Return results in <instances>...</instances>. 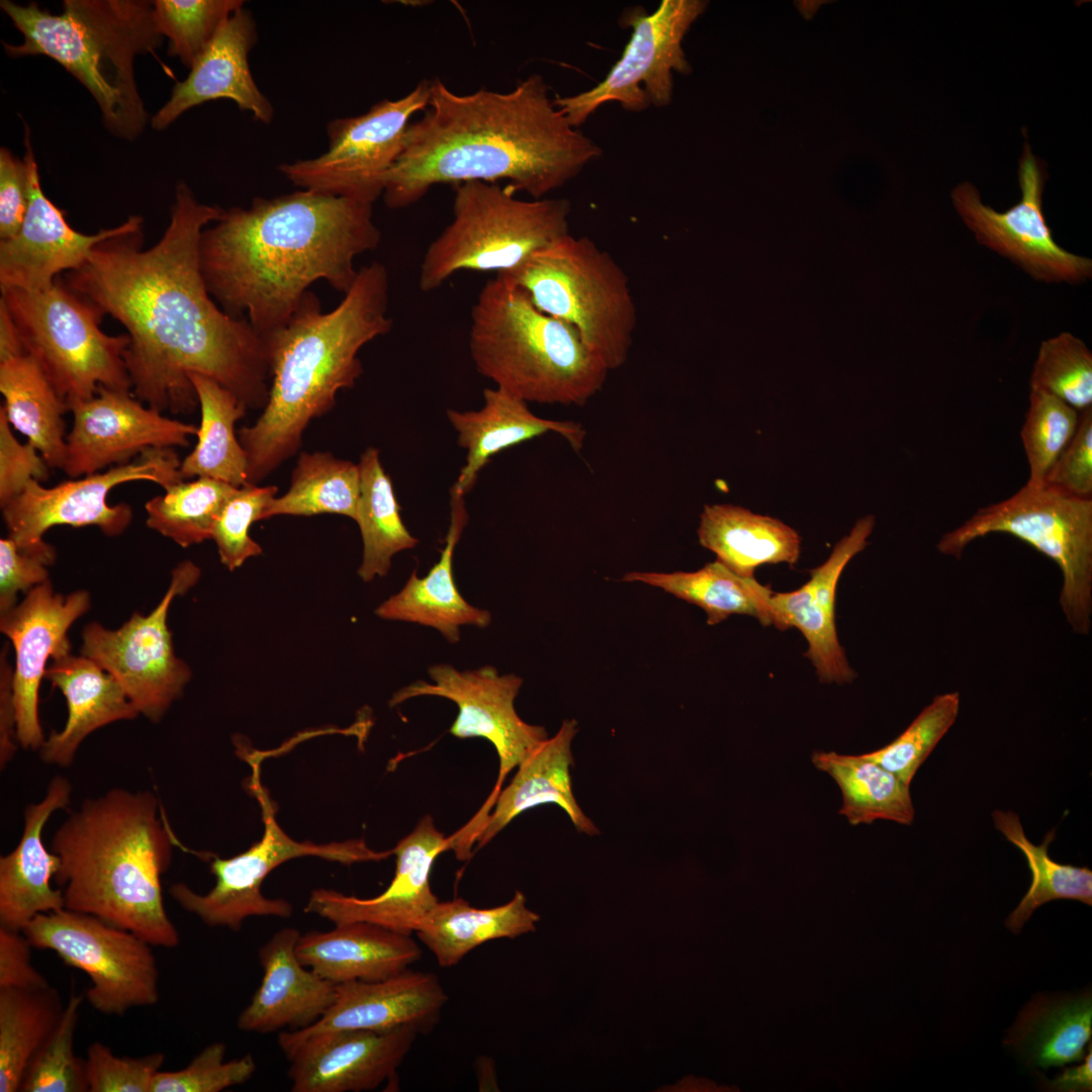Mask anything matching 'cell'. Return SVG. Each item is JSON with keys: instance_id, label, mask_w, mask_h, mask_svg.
<instances>
[{"instance_id": "cell-61", "label": "cell", "mask_w": 1092, "mask_h": 1092, "mask_svg": "<svg viewBox=\"0 0 1092 1092\" xmlns=\"http://www.w3.org/2000/svg\"><path fill=\"white\" fill-rule=\"evenodd\" d=\"M1042 1087L1048 1091L1056 1092H1091L1092 1091V1044L1089 1042L1088 1053L1084 1062L1075 1067L1065 1069L1053 1080L1044 1079Z\"/></svg>"}, {"instance_id": "cell-10", "label": "cell", "mask_w": 1092, "mask_h": 1092, "mask_svg": "<svg viewBox=\"0 0 1092 1092\" xmlns=\"http://www.w3.org/2000/svg\"><path fill=\"white\" fill-rule=\"evenodd\" d=\"M25 354L41 368L67 403L93 398L100 386L130 391L124 361L127 334L100 329L103 311L58 277L40 290L2 289Z\"/></svg>"}, {"instance_id": "cell-12", "label": "cell", "mask_w": 1092, "mask_h": 1092, "mask_svg": "<svg viewBox=\"0 0 1092 1092\" xmlns=\"http://www.w3.org/2000/svg\"><path fill=\"white\" fill-rule=\"evenodd\" d=\"M259 765L253 762L249 789L257 798L263 815L262 838L247 850L221 858L206 854L215 884L207 893L199 894L185 883H175L169 894L185 911L198 917L209 927L239 931L245 920L253 916L289 918L291 904L284 899H271L261 892L265 878L278 866L292 858L316 856L343 864L378 861L392 850L376 851L363 839L315 844L289 837L278 825L274 804L259 780Z\"/></svg>"}, {"instance_id": "cell-19", "label": "cell", "mask_w": 1092, "mask_h": 1092, "mask_svg": "<svg viewBox=\"0 0 1092 1092\" xmlns=\"http://www.w3.org/2000/svg\"><path fill=\"white\" fill-rule=\"evenodd\" d=\"M1019 201L1000 212L983 203L970 182L958 184L951 201L981 245L1009 259L1031 278L1045 283H1081L1092 276L1091 259L1057 244L1042 211L1044 173L1025 143L1019 160Z\"/></svg>"}, {"instance_id": "cell-62", "label": "cell", "mask_w": 1092, "mask_h": 1092, "mask_svg": "<svg viewBox=\"0 0 1092 1092\" xmlns=\"http://www.w3.org/2000/svg\"><path fill=\"white\" fill-rule=\"evenodd\" d=\"M25 354L16 326L0 300V361Z\"/></svg>"}, {"instance_id": "cell-18", "label": "cell", "mask_w": 1092, "mask_h": 1092, "mask_svg": "<svg viewBox=\"0 0 1092 1092\" xmlns=\"http://www.w3.org/2000/svg\"><path fill=\"white\" fill-rule=\"evenodd\" d=\"M428 673L433 682L419 679L399 689L390 698L389 706L422 696L448 699L458 708L449 732L456 738H483L492 744L498 756V777L488 803L471 820L480 825L508 774L548 738L547 732L544 727L529 724L518 715L515 700L523 679L514 673L499 674L491 665L458 670L448 663L434 664Z\"/></svg>"}, {"instance_id": "cell-13", "label": "cell", "mask_w": 1092, "mask_h": 1092, "mask_svg": "<svg viewBox=\"0 0 1092 1092\" xmlns=\"http://www.w3.org/2000/svg\"><path fill=\"white\" fill-rule=\"evenodd\" d=\"M180 465L173 448H149L127 463L53 487L32 479L19 495L1 507L8 537L20 551L50 566L56 560L54 547L43 540L50 528L96 526L106 536H119L129 526L133 514L127 504H107L111 489L128 481L148 480L165 490L184 480Z\"/></svg>"}, {"instance_id": "cell-35", "label": "cell", "mask_w": 1092, "mask_h": 1092, "mask_svg": "<svg viewBox=\"0 0 1092 1092\" xmlns=\"http://www.w3.org/2000/svg\"><path fill=\"white\" fill-rule=\"evenodd\" d=\"M699 543L735 573L754 577L762 564H796L799 533L779 519L731 504L706 505L697 530Z\"/></svg>"}, {"instance_id": "cell-52", "label": "cell", "mask_w": 1092, "mask_h": 1092, "mask_svg": "<svg viewBox=\"0 0 1092 1092\" xmlns=\"http://www.w3.org/2000/svg\"><path fill=\"white\" fill-rule=\"evenodd\" d=\"M277 491L275 485L248 483L238 487L224 504L213 526L211 539L217 547L220 562L229 570L241 567L246 560L262 553V547L250 536V528L262 520Z\"/></svg>"}, {"instance_id": "cell-33", "label": "cell", "mask_w": 1092, "mask_h": 1092, "mask_svg": "<svg viewBox=\"0 0 1092 1092\" xmlns=\"http://www.w3.org/2000/svg\"><path fill=\"white\" fill-rule=\"evenodd\" d=\"M578 731L574 719L564 720L552 737L543 741L517 766L513 780L497 795L494 808L482 822L476 836L478 847L486 845L523 812L544 804L559 806L575 829L586 835L599 828L577 804L571 785L574 763L571 743Z\"/></svg>"}, {"instance_id": "cell-34", "label": "cell", "mask_w": 1092, "mask_h": 1092, "mask_svg": "<svg viewBox=\"0 0 1092 1092\" xmlns=\"http://www.w3.org/2000/svg\"><path fill=\"white\" fill-rule=\"evenodd\" d=\"M447 418L457 432L458 445L466 450L465 464L453 484L463 494L474 486L491 457L508 448L553 432L579 450L585 435L581 425L540 418L530 411L528 402L497 387L483 390L479 410H448Z\"/></svg>"}, {"instance_id": "cell-51", "label": "cell", "mask_w": 1092, "mask_h": 1092, "mask_svg": "<svg viewBox=\"0 0 1092 1092\" xmlns=\"http://www.w3.org/2000/svg\"><path fill=\"white\" fill-rule=\"evenodd\" d=\"M1079 415L1055 395L1030 389L1029 406L1020 433L1029 465L1026 483L1043 484L1049 470L1073 438Z\"/></svg>"}, {"instance_id": "cell-31", "label": "cell", "mask_w": 1092, "mask_h": 1092, "mask_svg": "<svg viewBox=\"0 0 1092 1092\" xmlns=\"http://www.w3.org/2000/svg\"><path fill=\"white\" fill-rule=\"evenodd\" d=\"M44 678L64 695L68 718L63 729L51 732L39 748L43 763L70 766L92 732L140 715L114 677L82 654L70 652L52 659Z\"/></svg>"}, {"instance_id": "cell-27", "label": "cell", "mask_w": 1092, "mask_h": 1092, "mask_svg": "<svg viewBox=\"0 0 1092 1092\" xmlns=\"http://www.w3.org/2000/svg\"><path fill=\"white\" fill-rule=\"evenodd\" d=\"M73 786L54 777L44 797L24 809L21 837L13 850L0 857V926L23 931L37 915L65 908L63 891L52 886L60 868L59 856L48 849L42 831L52 815L66 809Z\"/></svg>"}, {"instance_id": "cell-30", "label": "cell", "mask_w": 1092, "mask_h": 1092, "mask_svg": "<svg viewBox=\"0 0 1092 1092\" xmlns=\"http://www.w3.org/2000/svg\"><path fill=\"white\" fill-rule=\"evenodd\" d=\"M295 952L304 967L336 985L387 979L422 957L411 935L366 921L300 933Z\"/></svg>"}, {"instance_id": "cell-47", "label": "cell", "mask_w": 1092, "mask_h": 1092, "mask_svg": "<svg viewBox=\"0 0 1092 1092\" xmlns=\"http://www.w3.org/2000/svg\"><path fill=\"white\" fill-rule=\"evenodd\" d=\"M243 5L240 0H156L154 20L159 33L169 39L168 54L191 68L225 20Z\"/></svg>"}, {"instance_id": "cell-58", "label": "cell", "mask_w": 1092, "mask_h": 1092, "mask_svg": "<svg viewBox=\"0 0 1092 1092\" xmlns=\"http://www.w3.org/2000/svg\"><path fill=\"white\" fill-rule=\"evenodd\" d=\"M29 203L28 169L24 159L0 149V240L20 229Z\"/></svg>"}, {"instance_id": "cell-43", "label": "cell", "mask_w": 1092, "mask_h": 1092, "mask_svg": "<svg viewBox=\"0 0 1092 1092\" xmlns=\"http://www.w3.org/2000/svg\"><path fill=\"white\" fill-rule=\"evenodd\" d=\"M360 498L358 464L331 452H302L285 493L275 496L262 520L276 516L338 514L356 520Z\"/></svg>"}, {"instance_id": "cell-7", "label": "cell", "mask_w": 1092, "mask_h": 1092, "mask_svg": "<svg viewBox=\"0 0 1092 1092\" xmlns=\"http://www.w3.org/2000/svg\"><path fill=\"white\" fill-rule=\"evenodd\" d=\"M469 351L480 374L526 402L582 405L609 373L571 325L539 310L505 274L472 306Z\"/></svg>"}, {"instance_id": "cell-26", "label": "cell", "mask_w": 1092, "mask_h": 1092, "mask_svg": "<svg viewBox=\"0 0 1092 1092\" xmlns=\"http://www.w3.org/2000/svg\"><path fill=\"white\" fill-rule=\"evenodd\" d=\"M256 40L255 21L242 7L221 25L186 79L173 87L169 100L152 117V127L163 130L187 110L221 98L269 123L273 107L256 85L249 66V53Z\"/></svg>"}, {"instance_id": "cell-42", "label": "cell", "mask_w": 1092, "mask_h": 1092, "mask_svg": "<svg viewBox=\"0 0 1092 1092\" xmlns=\"http://www.w3.org/2000/svg\"><path fill=\"white\" fill-rule=\"evenodd\" d=\"M812 761L837 783L842 794L839 814L851 825L871 824L880 819L912 824L915 809L910 786L879 763L862 754L845 755L833 751H816Z\"/></svg>"}, {"instance_id": "cell-41", "label": "cell", "mask_w": 1092, "mask_h": 1092, "mask_svg": "<svg viewBox=\"0 0 1092 1092\" xmlns=\"http://www.w3.org/2000/svg\"><path fill=\"white\" fill-rule=\"evenodd\" d=\"M360 471V498L355 522L362 538V561L358 575L364 582L385 576L392 557L398 552L413 549L419 539L406 529L401 508L396 499L393 484L385 472L379 451L368 447L358 463Z\"/></svg>"}, {"instance_id": "cell-59", "label": "cell", "mask_w": 1092, "mask_h": 1092, "mask_svg": "<svg viewBox=\"0 0 1092 1092\" xmlns=\"http://www.w3.org/2000/svg\"><path fill=\"white\" fill-rule=\"evenodd\" d=\"M31 947L22 931L0 926V989L37 990L50 986L31 964Z\"/></svg>"}, {"instance_id": "cell-11", "label": "cell", "mask_w": 1092, "mask_h": 1092, "mask_svg": "<svg viewBox=\"0 0 1092 1092\" xmlns=\"http://www.w3.org/2000/svg\"><path fill=\"white\" fill-rule=\"evenodd\" d=\"M1014 536L1051 558L1062 572L1060 605L1073 632L1088 635L1092 616V498L1045 483H1026L1009 498L979 509L943 534L937 550L958 559L976 539Z\"/></svg>"}, {"instance_id": "cell-15", "label": "cell", "mask_w": 1092, "mask_h": 1092, "mask_svg": "<svg viewBox=\"0 0 1092 1092\" xmlns=\"http://www.w3.org/2000/svg\"><path fill=\"white\" fill-rule=\"evenodd\" d=\"M707 5L703 0H662L652 13L640 7L625 13L622 20L632 33L620 59L595 87L556 97L555 106L577 128L606 103L618 102L632 112L669 105L673 73L692 72L684 38Z\"/></svg>"}, {"instance_id": "cell-6", "label": "cell", "mask_w": 1092, "mask_h": 1092, "mask_svg": "<svg viewBox=\"0 0 1092 1092\" xmlns=\"http://www.w3.org/2000/svg\"><path fill=\"white\" fill-rule=\"evenodd\" d=\"M0 7L23 35L18 44L3 41L8 56L51 58L91 94L109 133L128 142L143 133L149 115L134 61L162 44L153 1L64 0L60 14L34 2L1 0Z\"/></svg>"}, {"instance_id": "cell-39", "label": "cell", "mask_w": 1092, "mask_h": 1092, "mask_svg": "<svg viewBox=\"0 0 1092 1092\" xmlns=\"http://www.w3.org/2000/svg\"><path fill=\"white\" fill-rule=\"evenodd\" d=\"M201 420L197 443L182 461L183 479L206 477L241 487L249 482L248 459L235 431L247 407L228 388L199 374L190 376Z\"/></svg>"}, {"instance_id": "cell-5", "label": "cell", "mask_w": 1092, "mask_h": 1092, "mask_svg": "<svg viewBox=\"0 0 1092 1092\" xmlns=\"http://www.w3.org/2000/svg\"><path fill=\"white\" fill-rule=\"evenodd\" d=\"M162 811L153 792L115 787L70 812L50 848L60 858L54 880L65 908L172 948L180 937L161 878L176 839Z\"/></svg>"}, {"instance_id": "cell-25", "label": "cell", "mask_w": 1092, "mask_h": 1092, "mask_svg": "<svg viewBox=\"0 0 1092 1092\" xmlns=\"http://www.w3.org/2000/svg\"><path fill=\"white\" fill-rule=\"evenodd\" d=\"M875 523L872 515L858 519L826 561L811 570L804 585L787 593L772 592L768 598L772 625L782 631L795 627L803 634L808 642L806 656L820 681L844 684L855 677L837 636L836 586L847 563L867 547Z\"/></svg>"}, {"instance_id": "cell-23", "label": "cell", "mask_w": 1092, "mask_h": 1092, "mask_svg": "<svg viewBox=\"0 0 1092 1092\" xmlns=\"http://www.w3.org/2000/svg\"><path fill=\"white\" fill-rule=\"evenodd\" d=\"M23 159L28 169L29 203L19 231L0 240V288L40 290L60 273L80 268L95 246L115 236L143 230V217L130 215L121 224L94 235L70 226L65 215L43 193L38 166L25 124Z\"/></svg>"}, {"instance_id": "cell-28", "label": "cell", "mask_w": 1092, "mask_h": 1092, "mask_svg": "<svg viewBox=\"0 0 1092 1092\" xmlns=\"http://www.w3.org/2000/svg\"><path fill=\"white\" fill-rule=\"evenodd\" d=\"M299 936L295 927H284L259 949L262 980L239 1014V1029L261 1034L303 1029L332 1006L337 985L300 963L295 952Z\"/></svg>"}, {"instance_id": "cell-50", "label": "cell", "mask_w": 1092, "mask_h": 1092, "mask_svg": "<svg viewBox=\"0 0 1092 1092\" xmlns=\"http://www.w3.org/2000/svg\"><path fill=\"white\" fill-rule=\"evenodd\" d=\"M83 998L72 993L54 1030L32 1058L20 1092H89L85 1061L74 1053Z\"/></svg>"}, {"instance_id": "cell-40", "label": "cell", "mask_w": 1092, "mask_h": 1092, "mask_svg": "<svg viewBox=\"0 0 1092 1092\" xmlns=\"http://www.w3.org/2000/svg\"><path fill=\"white\" fill-rule=\"evenodd\" d=\"M622 580L643 582L701 608L708 625H717L732 615L757 619L763 626L772 625L768 598L772 590L755 577L741 576L715 560L696 571L626 573Z\"/></svg>"}, {"instance_id": "cell-16", "label": "cell", "mask_w": 1092, "mask_h": 1092, "mask_svg": "<svg viewBox=\"0 0 1092 1092\" xmlns=\"http://www.w3.org/2000/svg\"><path fill=\"white\" fill-rule=\"evenodd\" d=\"M200 568L184 560L172 570L169 587L148 615L134 612L117 629L90 622L82 631L81 654L120 685L140 715L159 723L190 681L189 665L175 653L168 627L170 605L197 583Z\"/></svg>"}, {"instance_id": "cell-17", "label": "cell", "mask_w": 1092, "mask_h": 1092, "mask_svg": "<svg viewBox=\"0 0 1092 1092\" xmlns=\"http://www.w3.org/2000/svg\"><path fill=\"white\" fill-rule=\"evenodd\" d=\"M431 81H421L396 100L375 103L361 115L328 124L329 148L320 157L279 167L295 186L373 204L399 158L412 117L424 111Z\"/></svg>"}, {"instance_id": "cell-54", "label": "cell", "mask_w": 1092, "mask_h": 1092, "mask_svg": "<svg viewBox=\"0 0 1092 1092\" xmlns=\"http://www.w3.org/2000/svg\"><path fill=\"white\" fill-rule=\"evenodd\" d=\"M164 1061L159 1052L139 1058L118 1057L109 1046L95 1041L85 1059L89 1092H151Z\"/></svg>"}, {"instance_id": "cell-37", "label": "cell", "mask_w": 1092, "mask_h": 1092, "mask_svg": "<svg viewBox=\"0 0 1092 1092\" xmlns=\"http://www.w3.org/2000/svg\"><path fill=\"white\" fill-rule=\"evenodd\" d=\"M1092 1036L1091 991L1076 996L1037 994L1019 1013L1003 1043L1030 1067L1079 1062Z\"/></svg>"}, {"instance_id": "cell-57", "label": "cell", "mask_w": 1092, "mask_h": 1092, "mask_svg": "<svg viewBox=\"0 0 1092 1092\" xmlns=\"http://www.w3.org/2000/svg\"><path fill=\"white\" fill-rule=\"evenodd\" d=\"M48 564L20 551L8 536L0 539V614L16 606L19 592L28 593L50 580Z\"/></svg>"}, {"instance_id": "cell-1", "label": "cell", "mask_w": 1092, "mask_h": 1092, "mask_svg": "<svg viewBox=\"0 0 1092 1092\" xmlns=\"http://www.w3.org/2000/svg\"><path fill=\"white\" fill-rule=\"evenodd\" d=\"M224 208L199 202L176 185L170 222L150 249L143 230L107 239L68 272L67 285L127 331L124 361L133 395L164 413L198 405L190 376L211 378L247 408L268 400L270 370L264 337L246 317L226 313L208 292L199 264L206 225Z\"/></svg>"}, {"instance_id": "cell-55", "label": "cell", "mask_w": 1092, "mask_h": 1092, "mask_svg": "<svg viewBox=\"0 0 1092 1092\" xmlns=\"http://www.w3.org/2000/svg\"><path fill=\"white\" fill-rule=\"evenodd\" d=\"M1043 483L1070 495L1092 498V407L1080 412L1073 438Z\"/></svg>"}, {"instance_id": "cell-49", "label": "cell", "mask_w": 1092, "mask_h": 1092, "mask_svg": "<svg viewBox=\"0 0 1092 1092\" xmlns=\"http://www.w3.org/2000/svg\"><path fill=\"white\" fill-rule=\"evenodd\" d=\"M959 711L958 692L937 695L897 738L862 756L910 786L918 768L956 722Z\"/></svg>"}, {"instance_id": "cell-9", "label": "cell", "mask_w": 1092, "mask_h": 1092, "mask_svg": "<svg viewBox=\"0 0 1092 1092\" xmlns=\"http://www.w3.org/2000/svg\"><path fill=\"white\" fill-rule=\"evenodd\" d=\"M505 275L539 310L571 325L609 371L627 361L637 325L629 278L593 240L569 233Z\"/></svg>"}, {"instance_id": "cell-44", "label": "cell", "mask_w": 1092, "mask_h": 1092, "mask_svg": "<svg viewBox=\"0 0 1092 1092\" xmlns=\"http://www.w3.org/2000/svg\"><path fill=\"white\" fill-rule=\"evenodd\" d=\"M65 1005L60 992L0 989V1092H17L24 1074L57 1025Z\"/></svg>"}, {"instance_id": "cell-2", "label": "cell", "mask_w": 1092, "mask_h": 1092, "mask_svg": "<svg viewBox=\"0 0 1092 1092\" xmlns=\"http://www.w3.org/2000/svg\"><path fill=\"white\" fill-rule=\"evenodd\" d=\"M423 112L385 178L389 208L407 207L436 185L470 181L507 180L541 199L602 156L593 139L569 124L538 74L508 92L469 94L434 79Z\"/></svg>"}, {"instance_id": "cell-8", "label": "cell", "mask_w": 1092, "mask_h": 1092, "mask_svg": "<svg viewBox=\"0 0 1092 1092\" xmlns=\"http://www.w3.org/2000/svg\"><path fill=\"white\" fill-rule=\"evenodd\" d=\"M456 186L451 222L429 245L419 288L432 292L460 271L508 274L569 234L565 198L524 200L511 186L481 181Z\"/></svg>"}, {"instance_id": "cell-48", "label": "cell", "mask_w": 1092, "mask_h": 1092, "mask_svg": "<svg viewBox=\"0 0 1092 1092\" xmlns=\"http://www.w3.org/2000/svg\"><path fill=\"white\" fill-rule=\"evenodd\" d=\"M1030 389L1055 395L1079 413L1092 407V353L1087 345L1068 332L1042 341Z\"/></svg>"}, {"instance_id": "cell-20", "label": "cell", "mask_w": 1092, "mask_h": 1092, "mask_svg": "<svg viewBox=\"0 0 1092 1092\" xmlns=\"http://www.w3.org/2000/svg\"><path fill=\"white\" fill-rule=\"evenodd\" d=\"M418 1031L339 1029L284 1030L280 1050L289 1062L293 1092H361L390 1079L412 1049Z\"/></svg>"}, {"instance_id": "cell-56", "label": "cell", "mask_w": 1092, "mask_h": 1092, "mask_svg": "<svg viewBox=\"0 0 1092 1092\" xmlns=\"http://www.w3.org/2000/svg\"><path fill=\"white\" fill-rule=\"evenodd\" d=\"M50 466L37 449L27 442L21 444L14 437L3 406L0 407V507L19 495L27 483L34 479L44 481L50 476Z\"/></svg>"}, {"instance_id": "cell-14", "label": "cell", "mask_w": 1092, "mask_h": 1092, "mask_svg": "<svg viewBox=\"0 0 1092 1092\" xmlns=\"http://www.w3.org/2000/svg\"><path fill=\"white\" fill-rule=\"evenodd\" d=\"M32 947L52 950L88 975L86 1000L105 1015H123L159 1002V968L152 944L100 918L63 908L35 916L22 931Z\"/></svg>"}, {"instance_id": "cell-60", "label": "cell", "mask_w": 1092, "mask_h": 1092, "mask_svg": "<svg viewBox=\"0 0 1092 1092\" xmlns=\"http://www.w3.org/2000/svg\"><path fill=\"white\" fill-rule=\"evenodd\" d=\"M8 643L0 653V768L4 770L19 746L13 699V666L8 661Z\"/></svg>"}, {"instance_id": "cell-22", "label": "cell", "mask_w": 1092, "mask_h": 1092, "mask_svg": "<svg viewBox=\"0 0 1092 1092\" xmlns=\"http://www.w3.org/2000/svg\"><path fill=\"white\" fill-rule=\"evenodd\" d=\"M90 606L87 590L63 596L48 580L0 614V631L15 652L13 699L17 740L23 749L39 750L46 740L38 715L40 681L52 659L71 652L68 631Z\"/></svg>"}, {"instance_id": "cell-45", "label": "cell", "mask_w": 1092, "mask_h": 1092, "mask_svg": "<svg viewBox=\"0 0 1092 1092\" xmlns=\"http://www.w3.org/2000/svg\"><path fill=\"white\" fill-rule=\"evenodd\" d=\"M992 817L996 829L1025 856L1031 872L1029 889L1006 920L1008 929L1018 933L1038 907L1053 900L1071 899L1092 905V871L1085 867L1060 863L1050 856L1049 845L1055 838L1054 829L1041 844L1036 845L1026 837L1016 813L995 810Z\"/></svg>"}, {"instance_id": "cell-46", "label": "cell", "mask_w": 1092, "mask_h": 1092, "mask_svg": "<svg viewBox=\"0 0 1092 1092\" xmlns=\"http://www.w3.org/2000/svg\"><path fill=\"white\" fill-rule=\"evenodd\" d=\"M237 488L206 477L182 480L146 503V525L183 548L202 543Z\"/></svg>"}, {"instance_id": "cell-21", "label": "cell", "mask_w": 1092, "mask_h": 1092, "mask_svg": "<svg viewBox=\"0 0 1092 1092\" xmlns=\"http://www.w3.org/2000/svg\"><path fill=\"white\" fill-rule=\"evenodd\" d=\"M63 468L71 478L124 464L149 448L187 447L197 434L193 424L169 419L144 405L130 391L100 386L97 394L71 405Z\"/></svg>"}, {"instance_id": "cell-53", "label": "cell", "mask_w": 1092, "mask_h": 1092, "mask_svg": "<svg viewBox=\"0 0 1092 1092\" xmlns=\"http://www.w3.org/2000/svg\"><path fill=\"white\" fill-rule=\"evenodd\" d=\"M225 1053L223 1042L206 1045L185 1068L159 1071L151 1092H219L249 1081L256 1071L253 1056L224 1061Z\"/></svg>"}, {"instance_id": "cell-36", "label": "cell", "mask_w": 1092, "mask_h": 1092, "mask_svg": "<svg viewBox=\"0 0 1092 1092\" xmlns=\"http://www.w3.org/2000/svg\"><path fill=\"white\" fill-rule=\"evenodd\" d=\"M539 920L517 891L509 902L492 908H475L462 898L438 901L416 934L442 968H451L485 942L535 931Z\"/></svg>"}, {"instance_id": "cell-3", "label": "cell", "mask_w": 1092, "mask_h": 1092, "mask_svg": "<svg viewBox=\"0 0 1092 1092\" xmlns=\"http://www.w3.org/2000/svg\"><path fill=\"white\" fill-rule=\"evenodd\" d=\"M372 206L302 189L224 209L199 242L208 292L226 313H246L265 337L286 323L315 281L344 294L351 288L355 259L381 240Z\"/></svg>"}, {"instance_id": "cell-38", "label": "cell", "mask_w": 1092, "mask_h": 1092, "mask_svg": "<svg viewBox=\"0 0 1092 1092\" xmlns=\"http://www.w3.org/2000/svg\"><path fill=\"white\" fill-rule=\"evenodd\" d=\"M0 391L7 420L27 438L51 468L67 456L64 414L69 411L41 368L27 354L0 361Z\"/></svg>"}, {"instance_id": "cell-32", "label": "cell", "mask_w": 1092, "mask_h": 1092, "mask_svg": "<svg viewBox=\"0 0 1092 1092\" xmlns=\"http://www.w3.org/2000/svg\"><path fill=\"white\" fill-rule=\"evenodd\" d=\"M450 525L441 555L429 572L420 577L415 569L403 587L382 602L375 615L389 621L415 623L436 629L450 643L460 640V627L485 628L491 614L470 605L457 588L453 573L455 548L468 522L464 495L451 488Z\"/></svg>"}, {"instance_id": "cell-4", "label": "cell", "mask_w": 1092, "mask_h": 1092, "mask_svg": "<svg viewBox=\"0 0 1092 1092\" xmlns=\"http://www.w3.org/2000/svg\"><path fill=\"white\" fill-rule=\"evenodd\" d=\"M389 279L379 262L358 270L331 311L308 290L279 329L264 337L270 370L268 400L257 421L238 432L249 482L258 484L299 449L311 420L329 413L340 390L363 372L359 351L387 334Z\"/></svg>"}, {"instance_id": "cell-24", "label": "cell", "mask_w": 1092, "mask_h": 1092, "mask_svg": "<svg viewBox=\"0 0 1092 1092\" xmlns=\"http://www.w3.org/2000/svg\"><path fill=\"white\" fill-rule=\"evenodd\" d=\"M452 849L430 815L392 849L395 872L388 887L372 898H358L331 889L312 891L304 908L334 924L366 921L411 935L438 903L430 876L436 858Z\"/></svg>"}, {"instance_id": "cell-29", "label": "cell", "mask_w": 1092, "mask_h": 1092, "mask_svg": "<svg viewBox=\"0 0 1092 1092\" xmlns=\"http://www.w3.org/2000/svg\"><path fill=\"white\" fill-rule=\"evenodd\" d=\"M448 995L433 973L410 968L379 981H352L336 986L332 1006L309 1032L339 1029L386 1031L411 1026L418 1033L438 1022Z\"/></svg>"}]
</instances>
